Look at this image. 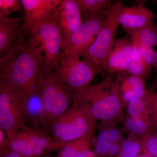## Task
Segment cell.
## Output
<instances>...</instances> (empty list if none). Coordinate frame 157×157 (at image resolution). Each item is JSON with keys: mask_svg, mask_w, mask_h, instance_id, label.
<instances>
[{"mask_svg": "<svg viewBox=\"0 0 157 157\" xmlns=\"http://www.w3.org/2000/svg\"><path fill=\"white\" fill-rule=\"evenodd\" d=\"M43 51L38 33L30 34L11 54L0 59V81L27 98L36 87Z\"/></svg>", "mask_w": 157, "mask_h": 157, "instance_id": "1", "label": "cell"}, {"mask_svg": "<svg viewBox=\"0 0 157 157\" xmlns=\"http://www.w3.org/2000/svg\"><path fill=\"white\" fill-rule=\"evenodd\" d=\"M116 78L110 75L98 83L73 90V99L89 109L96 120L109 121L120 113L122 101Z\"/></svg>", "mask_w": 157, "mask_h": 157, "instance_id": "2", "label": "cell"}, {"mask_svg": "<svg viewBox=\"0 0 157 157\" xmlns=\"http://www.w3.org/2000/svg\"><path fill=\"white\" fill-rule=\"evenodd\" d=\"M97 120L84 104L73 99L69 109L47 125L57 143H65L83 138H93Z\"/></svg>", "mask_w": 157, "mask_h": 157, "instance_id": "3", "label": "cell"}, {"mask_svg": "<svg viewBox=\"0 0 157 157\" xmlns=\"http://www.w3.org/2000/svg\"><path fill=\"white\" fill-rule=\"evenodd\" d=\"M36 89L42 100L44 109L43 125L66 112L73 102L74 92L59 78L54 71L40 68Z\"/></svg>", "mask_w": 157, "mask_h": 157, "instance_id": "4", "label": "cell"}, {"mask_svg": "<svg viewBox=\"0 0 157 157\" xmlns=\"http://www.w3.org/2000/svg\"><path fill=\"white\" fill-rule=\"evenodd\" d=\"M124 7L122 1L113 3L102 29L82 56V59L90 63L98 72L103 70L105 61L115 42L119 26V16Z\"/></svg>", "mask_w": 157, "mask_h": 157, "instance_id": "5", "label": "cell"}, {"mask_svg": "<svg viewBox=\"0 0 157 157\" xmlns=\"http://www.w3.org/2000/svg\"><path fill=\"white\" fill-rule=\"evenodd\" d=\"M26 98L0 81V129L6 133L10 144L17 132L29 122L25 106Z\"/></svg>", "mask_w": 157, "mask_h": 157, "instance_id": "6", "label": "cell"}, {"mask_svg": "<svg viewBox=\"0 0 157 157\" xmlns=\"http://www.w3.org/2000/svg\"><path fill=\"white\" fill-rule=\"evenodd\" d=\"M64 144L57 143L39 128L25 126L20 129L11 142V151L31 157H40L59 149Z\"/></svg>", "mask_w": 157, "mask_h": 157, "instance_id": "7", "label": "cell"}, {"mask_svg": "<svg viewBox=\"0 0 157 157\" xmlns=\"http://www.w3.org/2000/svg\"><path fill=\"white\" fill-rule=\"evenodd\" d=\"M106 15L82 19L62 50V62L79 59L92 44L104 25Z\"/></svg>", "mask_w": 157, "mask_h": 157, "instance_id": "8", "label": "cell"}, {"mask_svg": "<svg viewBox=\"0 0 157 157\" xmlns=\"http://www.w3.org/2000/svg\"><path fill=\"white\" fill-rule=\"evenodd\" d=\"M25 13L22 25L24 36L27 37L47 21L55 19L60 0H21Z\"/></svg>", "mask_w": 157, "mask_h": 157, "instance_id": "9", "label": "cell"}, {"mask_svg": "<svg viewBox=\"0 0 157 157\" xmlns=\"http://www.w3.org/2000/svg\"><path fill=\"white\" fill-rule=\"evenodd\" d=\"M45 52L42 66L48 70L56 71L62 60L63 39L61 31L55 20L43 25L37 32Z\"/></svg>", "mask_w": 157, "mask_h": 157, "instance_id": "10", "label": "cell"}, {"mask_svg": "<svg viewBox=\"0 0 157 157\" xmlns=\"http://www.w3.org/2000/svg\"><path fill=\"white\" fill-rule=\"evenodd\" d=\"M55 72L59 78L73 91L90 85L98 73L90 63L79 59L62 62L59 68Z\"/></svg>", "mask_w": 157, "mask_h": 157, "instance_id": "11", "label": "cell"}, {"mask_svg": "<svg viewBox=\"0 0 157 157\" xmlns=\"http://www.w3.org/2000/svg\"><path fill=\"white\" fill-rule=\"evenodd\" d=\"M145 2L146 1H141L136 6H124L121 10L119 24L130 37L141 29L154 24L156 16L145 6Z\"/></svg>", "mask_w": 157, "mask_h": 157, "instance_id": "12", "label": "cell"}, {"mask_svg": "<svg viewBox=\"0 0 157 157\" xmlns=\"http://www.w3.org/2000/svg\"><path fill=\"white\" fill-rule=\"evenodd\" d=\"M19 17H10L0 14V59L11 54L24 41Z\"/></svg>", "mask_w": 157, "mask_h": 157, "instance_id": "13", "label": "cell"}, {"mask_svg": "<svg viewBox=\"0 0 157 157\" xmlns=\"http://www.w3.org/2000/svg\"><path fill=\"white\" fill-rule=\"evenodd\" d=\"M55 21L61 31L63 50L74 31L82 22L81 10L76 0H60Z\"/></svg>", "mask_w": 157, "mask_h": 157, "instance_id": "14", "label": "cell"}, {"mask_svg": "<svg viewBox=\"0 0 157 157\" xmlns=\"http://www.w3.org/2000/svg\"><path fill=\"white\" fill-rule=\"evenodd\" d=\"M133 49V44L128 37L116 40L113 47L109 52L103 70H105L110 75L127 72Z\"/></svg>", "mask_w": 157, "mask_h": 157, "instance_id": "15", "label": "cell"}, {"mask_svg": "<svg viewBox=\"0 0 157 157\" xmlns=\"http://www.w3.org/2000/svg\"><path fill=\"white\" fill-rule=\"evenodd\" d=\"M119 94L122 101L128 103L132 100L141 99L146 94L143 79L128 72L117 73Z\"/></svg>", "mask_w": 157, "mask_h": 157, "instance_id": "16", "label": "cell"}, {"mask_svg": "<svg viewBox=\"0 0 157 157\" xmlns=\"http://www.w3.org/2000/svg\"><path fill=\"white\" fill-rule=\"evenodd\" d=\"M92 139L81 138L64 144L59 149L58 157H97L90 149Z\"/></svg>", "mask_w": 157, "mask_h": 157, "instance_id": "17", "label": "cell"}, {"mask_svg": "<svg viewBox=\"0 0 157 157\" xmlns=\"http://www.w3.org/2000/svg\"><path fill=\"white\" fill-rule=\"evenodd\" d=\"M25 106L29 122L33 124V127L39 128V125H43V104L36 87L33 92L25 98Z\"/></svg>", "mask_w": 157, "mask_h": 157, "instance_id": "18", "label": "cell"}, {"mask_svg": "<svg viewBox=\"0 0 157 157\" xmlns=\"http://www.w3.org/2000/svg\"><path fill=\"white\" fill-rule=\"evenodd\" d=\"M81 10L82 19L106 15L112 6L110 0H76Z\"/></svg>", "mask_w": 157, "mask_h": 157, "instance_id": "19", "label": "cell"}, {"mask_svg": "<svg viewBox=\"0 0 157 157\" xmlns=\"http://www.w3.org/2000/svg\"><path fill=\"white\" fill-rule=\"evenodd\" d=\"M152 68L144 59L137 46L133 44L132 57L127 70L128 73L143 79L148 77Z\"/></svg>", "mask_w": 157, "mask_h": 157, "instance_id": "20", "label": "cell"}, {"mask_svg": "<svg viewBox=\"0 0 157 157\" xmlns=\"http://www.w3.org/2000/svg\"><path fill=\"white\" fill-rule=\"evenodd\" d=\"M132 44H141L153 47L157 45V25L141 29L131 37Z\"/></svg>", "mask_w": 157, "mask_h": 157, "instance_id": "21", "label": "cell"}, {"mask_svg": "<svg viewBox=\"0 0 157 157\" xmlns=\"http://www.w3.org/2000/svg\"><path fill=\"white\" fill-rule=\"evenodd\" d=\"M148 92L143 98L136 99L129 102L128 105V112L131 117L138 116L147 109V99Z\"/></svg>", "mask_w": 157, "mask_h": 157, "instance_id": "22", "label": "cell"}, {"mask_svg": "<svg viewBox=\"0 0 157 157\" xmlns=\"http://www.w3.org/2000/svg\"><path fill=\"white\" fill-rule=\"evenodd\" d=\"M133 45L137 46L141 56L149 66L155 69L157 68V51L148 45L141 44Z\"/></svg>", "mask_w": 157, "mask_h": 157, "instance_id": "23", "label": "cell"}, {"mask_svg": "<svg viewBox=\"0 0 157 157\" xmlns=\"http://www.w3.org/2000/svg\"><path fill=\"white\" fill-rule=\"evenodd\" d=\"M126 127L135 135H141L145 132L148 128V124L140 116L129 118L125 123Z\"/></svg>", "mask_w": 157, "mask_h": 157, "instance_id": "24", "label": "cell"}, {"mask_svg": "<svg viewBox=\"0 0 157 157\" xmlns=\"http://www.w3.org/2000/svg\"><path fill=\"white\" fill-rule=\"evenodd\" d=\"M23 6L19 0H0V14L9 16L13 12L21 10Z\"/></svg>", "mask_w": 157, "mask_h": 157, "instance_id": "25", "label": "cell"}, {"mask_svg": "<svg viewBox=\"0 0 157 157\" xmlns=\"http://www.w3.org/2000/svg\"><path fill=\"white\" fill-rule=\"evenodd\" d=\"M147 110L153 123L157 124V90L155 93L150 92L147 100Z\"/></svg>", "mask_w": 157, "mask_h": 157, "instance_id": "26", "label": "cell"}, {"mask_svg": "<svg viewBox=\"0 0 157 157\" xmlns=\"http://www.w3.org/2000/svg\"><path fill=\"white\" fill-rule=\"evenodd\" d=\"M5 132L0 129V155L2 157L11 151L10 143Z\"/></svg>", "mask_w": 157, "mask_h": 157, "instance_id": "27", "label": "cell"}, {"mask_svg": "<svg viewBox=\"0 0 157 157\" xmlns=\"http://www.w3.org/2000/svg\"><path fill=\"white\" fill-rule=\"evenodd\" d=\"M112 142L109 131L106 129H102L99 132L95 144H101L109 145Z\"/></svg>", "mask_w": 157, "mask_h": 157, "instance_id": "28", "label": "cell"}, {"mask_svg": "<svg viewBox=\"0 0 157 157\" xmlns=\"http://www.w3.org/2000/svg\"><path fill=\"white\" fill-rule=\"evenodd\" d=\"M146 146L150 155L153 157L157 155V136H151L146 141Z\"/></svg>", "mask_w": 157, "mask_h": 157, "instance_id": "29", "label": "cell"}, {"mask_svg": "<svg viewBox=\"0 0 157 157\" xmlns=\"http://www.w3.org/2000/svg\"><path fill=\"white\" fill-rule=\"evenodd\" d=\"M140 149V145L136 141L132 142L131 147L127 152L119 157H136Z\"/></svg>", "mask_w": 157, "mask_h": 157, "instance_id": "30", "label": "cell"}, {"mask_svg": "<svg viewBox=\"0 0 157 157\" xmlns=\"http://www.w3.org/2000/svg\"><path fill=\"white\" fill-rule=\"evenodd\" d=\"M109 132L112 142H116L119 140L121 137V135L117 129L113 128L111 129Z\"/></svg>", "mask_w": 157, "mask_h": 157, "instance_id": "31", "label": "cell"}, {"mask_svg": "<svg viewBox=\"0 0 157 157\" xmlns=\"http://www.w3.org/2000/svg\"><path fill=\"white\" fill-rule=\"evenodd\" d=\"M132 142L129 140H126L123 142L121 145V151L120 153L121 155H122L127 152L131 147Z\"/></svg>", "mask_w": 157, "mask_h": 157, "instance_id": "32", "label": "cell"}, {"mask_svg": "<svg viewBox=\"0 0 157 157\" xmlns=\"http://www.w3.org/2000/svg\"><path fill=\"white\" fill-rule=\"evenodd\" d=\"M119 151V147L114 142H112L108 147V152L111 155H115Z\"/></svg>", "mask_w": 157, "mask_h": 157, "instance_id": "33", "label": "cell"}, {"mask_svg": "<svg viewBox=\"0 0 157 157\" xmlns=\"http://www.w3.org/2000/svg\"><path fill=\"white\" fill-rule=\"evenodd\" d=\"M2 157H31L25 155L17 152L11 151L10 152L8 153L6 155Z\"/></svg>", "mask_w": 157, "mask_h": 157, "instance_id": "34", "label": "cell"}, {"mask_svg": "<svg viewBox=\"0 0 157 157\" xmlns=\"http://www.w3.org/2000/svg\"><path fill=\"white\" fill-rule=\"evenodd\" d=\"M136 157H153L151 155H142L137 156Z\"/></svg>", "mask_w": 157, "mask_h": 157, "instance_id": "35", "label": "cell"}, {"mask_svg": "<svg viewBox=\"0 0 157 157\" xmlns=\"http://www.w3.org/2000/svg\"><path fill=\"white\" fill-rule=\"evenodd\" d=\"M156 81L157 83V72H156Z\"/></svg>", "mask_w": 157, "mask_h": 157, "instance_id": "36", "label": "cell"}, {"mask_svg": "<svg viewBox=\"0 0 157 157\" xmlns=\"http://www.w3.org/2000/svg\"><path fill=\"white\" fill-rule=\"evenodd\" d=\"M155 72H157V68H156V69H155Z\"/></svg>", "mask_w": 157, "mask_h": 157, "instance_id": "37", "label": "cell"}, {"mask_svg": "<svg viewBox=\"0 0 157 157\" xmlns=\"http://www.w3.org/2000/svg\"><path fill=\"white\" fill-rule=\"evenodd\" d=\"M51 157V156L42 157V156H41V157Z\"/></svg>", "mask_w": 157, "mask_h": 157, "instance_id": "38", "label": "cell"}, {"mask_svg": "<svg viewBox=\"0 0 157 157\" xmlns=\"http://www.w3.org/2000/svg\"><path fill=\"white\" fill-rule=\"evenodd\" d=\"M154 2H155L157 3V1H154Z\"/></svg>", "mask_w": 157, "mask_h": 157, "instance_id": "39", "label": "cell"}, {"mask_svg": "<svg viewBox=\"0 0 157 157\" xmlns=\"http://www.w3.org/2000/svg\"><path fill=\"white\" fill-rule=\"evenodd\" d=\"M155 157H157V155Z\"/></svg>", "mask_w": 157, "mask_h": 157, "instance_id": "40", "label": "cell"}]
</instances>
